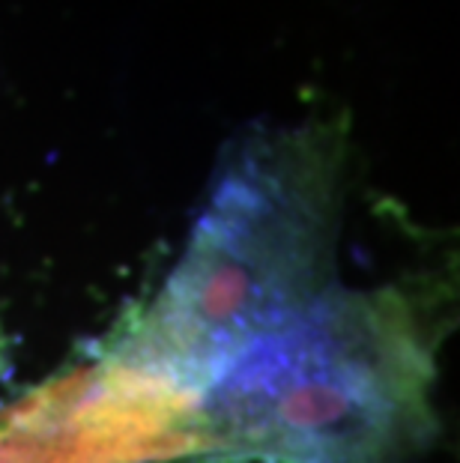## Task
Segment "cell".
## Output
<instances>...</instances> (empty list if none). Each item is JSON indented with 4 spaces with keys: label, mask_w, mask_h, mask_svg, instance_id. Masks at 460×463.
Instances as JSON below:
<instances>
[{
    "label": "cell",
    "mask_w": 460,
    "mask_h": 463,
    "mask_svg": "<svg viewBox=\"0 0 460 463\" xmlns=\"http://www.w3.org/2000/svg\"><path fill=\"white\" fill-rule=\"evenodd\" d=\"M434 356L395 290L329 288L201 392L215 463H416L434 425Z\"/></svg>",
    "instance_id": "1"
},
{
    "label": "cell",
    "mask_w": 460,
    "mask_h": 463,
    "mask_svg": "<svg viewBox=\"0 0 460 463\" xmlns=\"http://www.w3.org/2000/svg\"><path fill=\"white\" fill-rule=\"evenodd\" d=\"M201 398L108 359L63 373L0 416V463L201 458Z\"/></svg>",
    "instance_id": "3"
},
{
    "label": "cell",
    "mask_w": 460,
    "mask_h": 463,
    "mask_svg": "<svg viewBox=\"0 0 460 463\" xmlns=\"http://www.w3.org/2000/svg\"><path fill=\"white\" fill-rule=\"evenodd\" d=\"M329 290V231L287 176H230L111 356L201 398L233 356Z\"/></svg>",
    "instance_id": "2"
}]
</instances>
